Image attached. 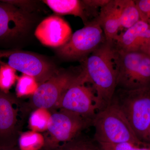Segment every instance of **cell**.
<instances>
[{"label": "cell", "mask_w": 150, "mask_h": 150, "mask_svg": "<svg viewBox=\"0 0 150 150\" xmlns=\"http://www.w3.org/2000/svg\"><path fill=\"white\" fill-rule=\"evenodd\" d=\"M32 22L28 12L0 1V40L22 35L29 29Z\"/></svg>", "instance_id": "30bf717a"}, {"label": "cell", "mask_w": 150, "mask_h": 150, "mask_svg": "<svg viewBox=\"0 0 150 150\" xmlns=\"http://www.w3.org/2000/svg\"><path fill=\"white\" fill-rule=\"evenodd\" d=\"M72 34L69 23L57 15L51 16L43 19L35 31V37L42 44L56 48L64 45Z\"/></svg>", "instance_id": "7c38bea8"}, {"label": "cell", "mask_w": 150, "mask_h": 150, "mask_svg": "<svg viewBox=\"0 0 150 150\" xmlns=\"http://www.w3.org/2000/svg\"><path fill=\"white\" fill-rule=\"evenodd\" d=\"M15 99L0 90V147L16 146L18 137Z\"/></svg>", "instance_id": "8fae6325"}, {"label": "cell", "mask_w": 150, "mask_h": 150, "mask_svg": "<svg viewBox=\"0 0 150 150\" xmlns=\"http://www.w3.org/2000/svg\"><path fill=\"white\" fill-rule=\"evenodd\" d=\"M113 44L117 50L141 52L150 55V25L140 21L120 33Z\"/></svg>", "instance_id": "4fadbf2b"}, {"label": "cell", "mask_w": 150, "mask_h": 150, "mask_svg": "<svg viewBox=\"0 0 150 150\" xmlns=\"http://www.w3.org/2000/svg\"><path fill=\"white\" fill-rule=\"evenodd\" d=\"M105 41L104 33L97 18L74 33L64 45L56 48V52L66 60H81Z\"/></svg>", "instance_id": "5b68a950"}, {"label": "cell", "mask_w": 150, "mask_h": 150, "mask_svg": "<svg viewBox=\"0 0 150 150\" xmlns=\"http://www.w3.org/2000/svg\"><path fill=\"white\" fill-rule=\"evenodd\" d=\"M6 3H8L11 4L15 6L18 8L21 9L23 10L28 12L31 9L33 8L34 6V1H12L7 0L4 1Z\"/></svg>", "instance_id": "7402d4cb"}, {"label": "cell", "mask_w": 150, "mask_h": 150, "mask_svg": "<svg viewBox=\"0 0 150 150\" xmlns=\"http://www.w3.org/2000/svg\"><path fill=\"white\" fill-rule=\"evenodd\" d=\"M16 71L6 64H0V90L8 93L15 81Z\"/></svg>", "instance_id": "ac0fdd59"}, {"label": "cell", "mask_w": 150, "mask_h": 150, "mask_svg": "<svg viewBox=\"0 0 150 150\" xmlns=\"http://www.w3.org/2000/svg\"><path fill=\"white\" fill-rule=\"evenodd\" d=\"M98 143L101 150H150V146L139 147L129 143L117 144Z\"/></svg>", "instance_id": "d6986e66"}, {"label": "cell", "mask_w": 150, "mask_h": 150, "mask_svg": "<svg viewBox=\"0 0 150 150\" xmlns=\"http://www.w3.org/2000/svg\"><path fill=\"white\" fill-rule=\"evenodd\" d=\"M43 2L58 14L80 18L84 25L93 20L91 10L85 0H45Z\"/></svg>", "instance_id": "5bb4252c"}, {"label": "cell", "mask_w": 150, "mask_h": 150, "mask_svg": "<svg viewBox=\"0 0 150 150\" xmlns=\"http://www.w3.org/2000/svg\"><path fill=\"white\" fill-rule=\"evenodd\" d=\"M97 19L104 33L106 41L113 43L120 32L117 0H108L100 8Z\"/></svg>", "instance_id": "9a60e30c"}, {"label": "cell", "mask_w": 150, "mask_h": 150, "mask_svg": "<svg viewBox=\"0 0 150 150\" xmlns=\"http://www.w3.org/2000/svg\"><path fill=\"white\" fill-rule=\"evenodd\" d=\"M115 49L117 88L132 90L150 87V55Z\"/></svg>", "instance_id": "277c9868"}, {"label": "cell", "mask_w": 150, "mask_h": 150, "mask_svg": "<svg viewBox=\"0 0 150 150\" xmlns=\"http://www.w3.org/2000/svg\"><path fill=\"white\" fill-rule=\"evenodd\" d=\"M93 126V121L69 110L60 109L48 119L47 128L53 143L51 150L60 142H68L81 134L82 131Z\"/></svg>", "instance_id": "ba28073f"}, {"label": "cell", "mask_w": 150, "mask_h": 150, "mask_svg": "<svg viewBox=\"0 0 150 150\" xmlns=\"http://www.w3.org/2000/svg\"><path fill=\"white\" fill-rule=\"evenodd\" d=\"M111 102L121 109L138 139L150 144V87L132 90L117 88Z\"/></svg>", "instance_id": "3957f363"}, {"label": "cell", "mask_w": 150, "mask_h": 150, "mask_svg": "<svg viewBox=\"0 0 150 150\" xmlns=\"http://www.w3.org/2000/svg\"><path fill=\"white\" fill-rule=\"evenodd\" d=\"M77 72L59 70L49 79L38 85L33 94L30 105L35 109L55 107L65 92L75 83L79 75Z\"/></svg>", "instance_id": "52a82bcc"}, {"label": "cell", "mask_w": 150, "mask_h": 150, "mask_svg": "<svg viewBox=\"0 0 150 150\" xmlns=\"http://www.w3.org/2000/svg\"><path fill=\"white\" fill-rule=\"evenodd\" d=\"M93 126L95 129L93 139L97 143H129L139 147L150 146L138 139L126 116L113 103L97 112Z\"/></svg>", "instance_id": "7a4b0ae2"}, {"label": "cell", "mask_w": 150, "mask_h": 150, "mask_svg": "<svg viewBox=\"0 0 150 150\" xmlns=\"http://www.w3.org/2000/svg\"><path fill=\"white\" fill-rule=\"evenodd\" d=\"M119 9L120 33L123 32L142 20L135 1L117 0Z\"/></svg>", "instance_id": "2e32d148"}, {"label": "cell", "mask_w": 150, "mask_h": 150, "mask_svg": "<svg viewBox=\"0 0 150 150\" xmlns=\"http://www.w3.org/2000/svg\"><path fill=\"white\" fill-rule=\"evenodd\" d=\"M0 150H20L16 146L0 147Z\"/></svg>", "instance_id": "603a6c76"}, {"label": "cell", "mask_w": 150, "mask_h": 150, "mask_svg": "<svg viewBox=\"0 0 150 150\" xmlns=\"http://www.w3.org/2000/svg\"><path fill=\"white\" fill-rule=\"evenodd\" d=\"M149 141H150V127L149 128Z\"/></svg>", "instance_id": "cb8c5ba5"}, {"label": "cell", "mask_w": 150, "mask_h": 150, "mask_svg": "<svg viewBox=\"0 0 150 150\" xmlns=\"http://www.w3.org/2000/svg\"><path fill=\"white\" fill-rule=\"evenodd\" d=\"M94 142V139L92 140L81 134L51 150H101L98 144L97 146Z\"/></svg>", "instance_id": "e0dca14e"}, {"label": "cell", "mask_w": 150, "mask_h": 150, "mask_svg": "<svg viewBox=\"0 0 150 150\" xmlns=\"http://www.w3.org/2000/svg\"><path fill=\"white\" fill-rule=\"evenodd\" d=\"M37 81L32 77L23 74L20 78L17 85L16 91L18 94L27 93L35 87Z\"/></svg>", "instance_id": "ffe728a7"}, {"label": "cell", "mask_w": 150, "mask_h": 150, "mask_svg": "<svg viewBox=\"0 0 150 150\" xmlns=\"http://www.w3.org/2000/svg\"><path fill=\"white\" fill-rule=\"evenodd\" d=\"M0 64L35 79L38 85L49 79L59 70L46 59L31 53L20 51H0Z\"/></svg>", "instance_id": "8992f818"}, {"label": "cell", "mask_w": 150, "mask_h": 150, "mask_svg": "<svg viewBox=\"0 0 150 150\" xmlns=\"http://www.w3.org/2000/svg\"><path fill=\"white\" fill-rule=\"evenodd\" d=\"M86 84L76 81L62 96L57 107L93 121L98 111L97 100L92 87Z\"/></svg>", "instance_id": "9c48e42d"}, {"label": "cell", "mask_w": 150, "mask_h": 150, "mask_svg": "<svg viewBox=\"0 0 150 150\" xmlns=\"http://www.w3.org/2000/svg\"><path fill=\"white\" fill-rule=\"evenodd\" d=\"M81 62L78 81L90 84L96 95L98 111L104 109L110 104L117 89L115 49L113 43L106 40Z\"/></svg>", "instance_id": "6da1fadb"}, {"label": "cell", "mask_w": 150, "mask_h": 150, "mask_svg": "<svg viewBox=\"0 0 150 150\" xmlns=\"http://www.w3.org/2000/svg\"><path fill=\"white\" fill-rule=\"evenodd\" d=\"M135 1L140 12L141 19L150 25V0Z\"/></svg>", "instance_id": "44dd1931"}]
</instances>
